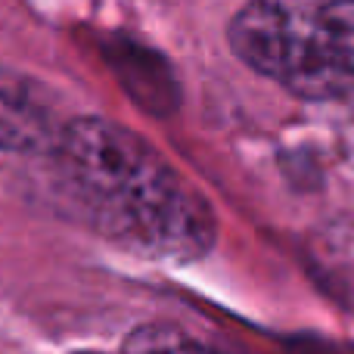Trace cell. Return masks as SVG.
I'll list each match as a JSON object with an SVG mask.
<instances>
[{
	"label": "cell",
	"mask_w": 354,
	"mask_h": 354,
	"mask_svg": "<svg viewBox=\"0 0 354 354\" xmlns=\"http://www.w3.org/2000/svg\"><path fill=\"white\" fill-rule=\"evenodd\" d=\"M53 156L93 230L149 258L193 261L214 245L218 221L199 189L131 128L100 115L72 118Z\"/></svg>",
	"instance_id": "obj_1"
},
{
	"label": "cell",
	"mask_w": 354,
	"mask_h": 354,
	"mask_svg": "<svg viewBox=\"0 0 354 354\" xmlns=\"http://www.w3.org/2000/svg\"><path fill=\"white\" fill-rule=\"evenodd\" d=\"M317 0H249L227 25L233 56L301 100H326L317 56Z\"/></svg>",
	"instance_id": "obj_2"
},
{
	"label": "cell",
	"mask_w": 354,
	"mask_h": 354,
	"mask_svg": "<svg viewBox=\"0 0 354 354\" xmlns=\"http://www.w3.org/2000/svg\"><path fill=\"white\" fill-rule=\"evenodd\" d=\"M59 128L28 78L0 66V153L56 149Z\"/></svg>",
	"instance_id": "obj_3"
},
{
	"label": "cell",
	"mask_w": 354,
	"mask_h": 354,
	"mask_svg": "<svg viewBox=\"0 0 354 354\" xmlns=\"http://www.w3.org/2000/svg\"><path fill=\"white\" fill-rule=\"evenodd\" d=\"M317 56L326 100L354 87V0H317Z\"/></svg>",
	"instance_id": "obj_4"
},
{
	"label": "cell",
	"mask_w": 354,
	"mask_h": 354,
	"mask_svg": "<svg viewBox=\"0 0 354 354\" xmlns=\"http://www.w3.org/2000/svg\"><path fill=\"white\" fill-rule=\"evenodd\" d=\"M124 351H156V348H205L196 336L177 326H140L122 342Z\"/></svg>",
	"instance_id": "obj_5"
}]
</instances>
